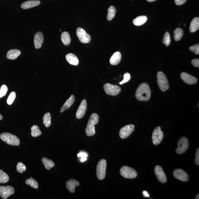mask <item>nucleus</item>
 <instances>
[{"instance_id":"1","label":"nucleus","mask_w":199,"mask_h":199,"mask_svg":"<svg viewBox=\"0 0 199 199\" xmlns=\"http://www.w3.org/2000/svg\"><path fill=\"white\" fill-rule=\"evenodd\" d=\"M151 91L149 86L146 83L140 85L136 90L135 96L138 100L147 101L151 97Z\"/></svg>"},{"instance_id":"2","label":"nucleus","mask_w":199,"mask_h":199,"mask_svg":"<svg viewBox=\"0 0 199 199\" xmlns=\"http://www.w3.org/2000/svg\"><path fill=\"white\" fill-rule=\"evenodd\" d=\"M99 116L97 114H92L91 115L86 129V133L88 136H93L95 134L94 125L98 123Z\"/></svg>"},{"instance_id":"3","label":"nucleus","mask_w":199,"mask_h":199,"mask_svg":"<svg viewBox=\"0 0 199 199\" xmlns=\"http://www.w3.org/2000/svg\"><path fill=\"white\" fill-rule=\"evenodd\" d=\"M1 139L8 145L12 146H19L20 143L19 139L17 136L11 133H5L0 135Z\"/></svg>"},{"instance_id":"4","label":"nucleus","mask_w":199,"mask_h":199,"mask_svg":"<svg viewBox=\"0 0 199 199\" xmlns=\"http://www.w3.org/2000/svg\"><path fill=\"white\" fill-rule=\"evenodd\" d=\"M158 86L161 91L165 92L169 89V86L167 77L162 72H159L157 74Z\"/></svg>"},{"instance_id":"5","label":"nucleus","mask_w":199,"mask_h":199,"mask_svg":"<svg viewBox=\"0 0 199 199\" xmlns=\"http://www.w3.org/2000/svg\"><path fill=\"white\" fill-rule=\"evenodd\" d=\"M106 167L107 162L105 159H102L99 161L97 166L96 172L97 178L100 180H102L105 178Z\"/></svg>"},{"instance_id":"6","label":"nucleus","mask_w":199,"mask_h":199,"mask_svg":"<svg viewBox=\"0 0 199 199\" xmlns=\"http://www.w3.org/2000/svg\"><path fill=\"white\" fill-rule=\"evenodd\" d=\"M120 174L126 179H135L137 176L136 171L134 169L127 166H124L120 169Z\"/></svg>"},{"instance_id":"7","label":"nucleus","mask_w":199,"mask_h":199,"mask_svg":"<svg viewBox=\"0 0 199 199\" xmlns=\"http://www.w3.org/2000/svg\"><path fill=\"white\" fill-rule=\"evenodd\" d=\"M104 91L108 95L116 96L121 91V89L119 86L107 83L104 85Z\"/></svg>"},{"instance_id":"8","label":"nucleus","mask_w":199,"mask_h":199,"mask_svg":"<svg viewBox=\"0 0 199 199\" xmlns=\"http://www.w3.org/2000/svg\"><path fill=\"white\" fill-rule=\"evenodd\" d=\"M178 147L176 149V152L178 154H183L186 152L189 147L188 140L185 137L179 139L177 143Z\"/></svg>"},{"instance_id":"9","label":"nucleus","mask_w":199,"mask_h":199,"mask_svg":"<svg viewBox=\"0 0 199 199\" xmlns=\"http://www.w3.org/2000/svg\"><path fill=\"white\" fill-rule=\"evenodd\" d=\"M77 36L80 41L83 43H89L91 41V37L84 29L78 28L76 31Z\"/></svg>"},{"instance_id":"10","label":"nucleus","mask_w":199,"mask_h":199,"mask_svg":"<svg viewBox=\"0 0 199 199\" xmlns=\"http://www.w3.org/2000/svg\"><path fill=\"white\" fill-rule=\"evenodd\" d=\"M164 133L161 130L160 127H158L153 130L152 139L153 144L155 145L160 144L162 141Z\"/></svg>"},{"instance_id":"11","label":"nucleus","mask_w":199,"mask_h":199,"mask_svg":"<svg viewBox=\"0 0 199 199\" xmlns=\"http://www.w3.org/2000/svg\"><path fill=\"white\" fill-rule=\"evenodd\" d=\"M135 129V126L133 124L127 125L120 130V138L125 139L128 138L131 135Z\"/></svg>"},{"instance_id":"12","label":"nucleus","mask_w":199,"mask_h":199,"mask_svg":"<svg viewBox=\"0 0 199 199\" xmlns=\"http://www.w3.org/2000/svg\"><path fill=\"white\" fill-rule=\"evenodd\" d=\"M14 193V188L11 186H0V196L3 199H7L8 197Z\"/></svg>"},{"instance_id":"13","label":"nucleus","mask_w":199,"mask_h":199,"mask_svg":"<svg viewBox=\"0 0 199 199\" xmlns=\"http://www.w3.org/2000/svg\"><path fill=\"white\" fill-rule=\"evenodd\" d=\"M87 109V101L86 100H83L77 111L76 118L79 119L82 118L86 113Z\"/></svg>"},{"instance_id":"14","label":"nucleus","mask_w":199,"mask_h":199,"mask_svg":"<svg viewBox=\"0 0 199 199\" xmlns=\"http://www.w3.org/2000/svg\"><path fill=\"white\" fill-rule=\"evenodd\" d=\"M155 173L160 182L164 183L167 182V177L161 166H156L155 167Z\"/></svg>"},{"instance_id":"15","label":"nucleus","mask_w":199,"mask_h":199,"mask_svg":"<svg viewBox=\"0 0 199 199\" xmlns=\"http://www.w3.org/2000/svg\"><path fill=\"white\" fill-rule=\"evenodd\" d=\"M173 175L176 178L182 182H186L189 180L188 175L182 169L175 170L173 172Z\"/></svg>"},{"instance_id":"16","label":"nucleus","mask_w":199,"mask_h":199,"mask_svg":"<svg viewBox=\"0 0 199 199\" xmlns=\"http://www.w3.org/2000/svg\"><path fill=\"white\" fill-rule=\"evenodd\" d=\"M181 77L182 80L188 84H196L197 82L196 78L187 73H181Z\"/></svg>"},{"instance_id":"17","label":"nucleus","mask_w":199,"mask_h":199,"mask_svg":"<svg viewBox=\"0 0 199 199\" xmlns=\"http://www.w3.org/2000/svg\"><path fill=\"white\" fill-rule=\"evenodd\" d=\"M44 42L43 34L41 32H38L35 34L34 37V45L36 49L41 48Z\"/></svg>"},{"instance_id":"18","label":"nucleus","mask_w":199,"mask_h":199,"mask_svg":"<svg viewBox=\"0 0 199 199\" xmlns=\"http://www.w3.org/2000/svg\"><path fill=\"white\" fill-rule=\"evenodd\" d=\"M80 184L77 181L74 179H70L69 181L66 182V187L69 191L71 193H74L75 191V188L78 186Z\"/></svg>"},{"instance_id":"19","label":"nucleus","mask_w":199,"mask_h":199,"mask_svg":"<svg viewBox=\"0 0 199 199\" xmlns=\"http://www.w3.org/2000/svg\"><path fill=\"white\" fill-rule=\"evenodd\" d=\"M39 1H26L21 5V7L23 9H27L30 8L35 7L40 4Z\"/></svg>"},{"instance_id":"20","label":"nucleus","mask_w":199,"mask_h":199,"mask_svg":"<svg viewBox=\"0 0 199 199\" xmlns=\"http://www.w3.org/2000/svg\"><path fill=\"white\" fill-rule=\"evenodd\" d=\"M66 61L69 64L72 65L77 66L79 63V60L77 57L74 54L69 53L67 54L66 56Z\"/></svg>"},{"instance_id":"21","label":"nucleus","mask_w":199,"mask_h":199,"mask_svg":"<svg viewBox=\"0 0 199 199\" xmlns=\"http://www.w3.org/2000/svg\"><path fill=\"white\" fill-rule=\"evenodd\" d=\"M121 54L120 52H115L110 58V62L111 64L113 65H118L121 61Z\"/></svg>"},{"instance_id":"22","label":"nucleus","mask_w":199,"mask_h":199,"mask_svg":"<svg viewBox=\"0 0 199 199\" xmlns=\"http://www.w3.org/2000/svg\"><path fill=\"white\" fill-rule=\"evenodd\" d=\"M75 100V96L73 95H72L69 99L66 100V102L63 104V107L61 109V112L62 113L65 111L69 109L71 106L74 103Z\"/></svg>"},{"instance_id":"23","label":"nucleus","mask_w":199,"mask_h":199,"mask_svg":"<svg viewBox=\"0 0 199 199\" xmlns=\"http://www.w3.org/2000/svg\"><path fill=\"white\" fill-rule=\"evenodd\" d=\"M21 51L18 50L12 49L8 51L6 56L8 59L14 60L21 54Z\"/></svg>"},{"instance_id":"24","label":"nucleus","mask_w":199,"mask_h":199,"mask_svg":"<svg viewBox=\"0 0 199 199\" xmlns=\"http://www.w3.org/2000/svg\"><path fill=\"white\" fill-rule=\"evenodd\" d=\"M147 19L148 18L145 16H138L133 20V24L136 26H141L145 23Z\"/></svg>"},{"instance_id":"25","label":"nucleus","mask_w":199,"mask_h":199,"mask_svg":"<svg viewBox=\"0 0 199 199\" xmlns=\"http://www.w3.org/2000/svg\"><path fill=\"white\" fill-rule=\"evenodd\" d=\"M199 29V17H195L194 18L190 24V32H196Z\"/></svg>"},{"instance_id":"26","label":"nucleus","mask_w":199,"mask_h":199,"mask_svg":"<svg viewBox=\"0 0 199 199\" xmlns=\"http://www.w3.org/2000/svg\"><path fill=\"white\" fill-rule=\"evenodd\" d=\"M61 39L62 42L65 45H69L71 43V37L69 33L67 32H63L62 33Z\"/></svg>"},{"instance_id":"27","label":"nucleus","mask_w":199,"mask_h":199,"mask_svg":"<svg viewBox=\"0 0 199 199\" xmlns=\"http://www.w3.org/2000/svg\"><path fill=\"white\" fill-rule=\"evenodd\" d=\"M42 161L45 169L49 170L55 166L54 163L51 160L48 159L46 158H43L42 159Z\"/></svg>"},{"instance_id":"28","label":"nucleus","mask_w":199,"mask_h":199,"mask_svg":"<svg viewBox=\"0 0 199 199\" xmlns=\"http://www.w3.org/2000/svg\"><path fill=\"white\" fill-rule=\"evenodd\" d=\"M116 12V9L113 6H110L108 9L107 20H112L115 17Z\"/></svg>"},{"instance_id":"29","label":"nucleus","mask_w":199,"mask_h":199,"mask_svg":"<svg viewBox=\"0 0 199 199\" xmlns=\"http://www.w3.org/2000/svg\"><path fill=\"white\" fill-rule=\"evenodd\" d=\"M43 123L46 127H49L51 124V115L50 112L45 114L43 117Z\"/></svg>"},{"instance_id":"30","label":"nucleus","mask_w":199,"mask_h":199,"mask_svg":"<svg viewBox=\"0 0 199 199\" xmlns=\"http://www.w3.org/2000/svg\"><path fill=\"white\" fill-rule=\"evenodd\" d=\"M174 38L176 41H179L183 35V31L180 28H178L174 31Z\"/></svg>"},{"instance_id":"31","label":"nucleus","mask_w":199,"mask_h":199,"mask_svg":"<svg viewBox=\"0 0 199 199\" xmlns=\"http://www.w3.org/2000/svg\"><path fill=\"white\" fill-rule=\"evenodd\" d=\"M31 135L34 137L40 136L41 134V131L39 129L38 126L36 125L32 126L31 128Z\"/></svg>"},{"instance_id":"32","label":"nucleus","mask_w":199,"mask_h":199,"mask_svg":"<svg viewBox=\"0 0 199 199\" xmlns=\"http://www.w3.org/2000/svg\"><path fill=\"white\" fill-rule=\"evenodd\" d=\"M9 176L6 173L0 170V183H5L9 180Z\"/></svg>"},{"instance_id":"33","label":"nucleus","mask_w":199,"mask_h":199,"mask_svg":"<svg viewBox=\"0 0 199 199\" xmlns=\"http://www.w3.org/2000/svg\"><path fill=\"white\" fill-rule=\"evenodd\" d=\"M26 183L27 185H30L31 187L35 189H37L38 188V184L35 179L30 177V179H27L26 181Z\"/></svg>"},{"instance_id":"34","label":"nucleus","mask_w":199,"mask_h":199,"mask_svg":"<svg viewBox=\"0 0 199 199\" xmlns=\"http://www.w3.org/2000/svg\"><path fill=\"white\" fill-rule=\"evenodd\" d=\"M163 43L166 46H168L170 44L171 39L169 32H167L164 34V38H163Z\"/></svg>"},{"instance_id":"35","label":"nucleus","mask_w":199,"mask_h":199,"mask_svg":"<svg viewBox=\"0 0 199 199\" xmlns=\"http://www.w3.org/2000/svg\"><path fill=\"white\" fill-rule=\"evenodd\" d=\"M16 97V93L14 92H12L10 94L7 100V104L11 105L14 102Z\"/></svg>"},{"instance_id":"36","label":"nucleus","mask_w":199,"mask_h":199,"mask_svg":"<svg viewBox=\"0 0 199 199\" xmlns=\"http://www.w3.org/2000/svg\"><path fill=\"white\" fill-rule=\"evenodd\" d=\"M26 166L22 163L19 162L18 163L17 167H16V169L18 172L22 173L23 171L26 170Z\"/></svg>"},{"instance_id":"37","label":"nucleus","mask_w":199,"mask_h":199,"mask_svg":"<svg viewBox=\"0 0 199 199\" xmlns=\"http://www.w3.org/2000/svg\"><path fill=\"white\" fill-rule=\"evenodd\" d=\"M8 91V88L5 85L2 86L0 89V98L6 95Z\"/></svg>"},{"instance_id":"38","label":"nucleus","mask_w":199,"mask_h":199,"mask_svg":"<svg viewBox=\"0 0 199 199\" xmlns=\"http://www.w3.org/2000/svg\"><path fill=\"white\" fill-rule=\"evenodd\" d=\"M189 49L191 51L193 52L196 54L198 55L199 54V45L197 44L190 47Z\"/></svg>"},{"instance_id":"39","label":"nucleus","mask_w":199,"mask_h":199,"mask_svg":"<svg viewBox=\"0 0 199 199\" xmlns=\"http://www.w3.org/2000/svg\"><path fill=\"white\" fill-rule=\"evenodd\" d=\"M124 79L123 81L119 83L120 84H125V83L128 82L129 81L130 78V75L128 73H125L124 75Z\"/></svg>"},{"instance_id":"40","label":"nucleus","mask_w":199,"mask_h":199,"mask_svg":"<svg viewBox=\"0 0 199 199\" xmlns=\"http://www.w3.org/2000/svg\"><path fill=\"white\" fill-rule=\"evenodd\" d=\"M192 64L194 66L197 68H199V59H194L191 61Z\"/></svg>"},{"instance_id":"41","label":"nucleus","mask_w":199,"mask_h":199,"mask_svg":"<svg viewBox=\"0 0 199 199\" xmlns=\"http://www.w3.org/2000/svg\"><path fill=\"white\" fill-rule=\"evenodd\" d=\"M195 164L199 166V149L198 148L196 152L195 158Z\"/></svg>"},{"instance_id":"42","label":"nucleus","mask_w":199,"mask_h":199,"mask_svg":"<svg viewBox=\"0 0 199 199\" xmlns=\"http://www.w3.org/2000/svg\"><path fill=\"white\" fill-rule=\"evenodd\" d=\"M187 0H175L176 4L177 5H181L186 2Z\"/></svg>"},{"instance_id":"43","label":"nucleus","mask_w":199,"mask_h":199,"mask_svg":"<svg viewBox=\"0 0 199 199\" xmlns=\"http://www.w3.org/2000/svg\"><path fill=\"white\" fill-rule=\"evenodd\" d=\"M78 157H87L88 156V155L87 153H85L81 152L79 153L78 155Z\"/></svg>"},{"instance_id":"44","label":"nucleus","mask_w":199,"mask_h":199,"mask_svg":"<svg viewBox=\"0 0 199 199\" xmlns=\"http://www.w3.org/2000/svg\"><path fill=\"white\" fill-rule=\"evenodd\" d=\"M142 194L143 195V197H149L150 195L149 194H148L147 191H144L142 192Z\"/></svg>"},{"instance_id":"45","label":"nucleus","mask_w":199,"mask_h":199,"mask_svg":"<svg viewBox=\"0 0 199 199\" xmlns=\"http://www.w3.org/2000/svg\"><path fill=\"white\" fill-rule=\"evenodd\" d=\"M87 160V157H84L81 158V162H84L85 161H86Z\"/></svg>"},{"instance_id":"46","label":"nucleus","mask_w":199,"mask_h":199,"mask_svg":"<svg viewBox=\"0 0 199 199\" xmlns=\"http://www.w3.org/2000/svg\"><path fill=\"white\" fill-rule=\"evenodd\" d=\"M148 2H154L156 1V0H147Z\"/></svg>"},{"instance_id":"47","label":"nucleus","mask_w":199,"mask_h":199,"mask_svg":"<svg viewBox=\"0 0 199 199\" xmlns=\"http://www.w3.org/2000/svg\"><path fill=\"white\" fill-rule=\"evenodd\" d=\"M3 117V116L1 115V114H0V120H2Z\"/></svg>"},{"instance_id":"48","label":"nucleus","mask_w":199,"mask_h":199,"mask_svg":"<svg viewBox=\"0 0 199 199\" xmlns=\"http://www.w3.org/2000/svg\"><path fill=\"white\" fill-rule=\"evenodd\" d=\"M195 198L196 199H199V194H197L196 195V197H195Z\"/></svg>"}]
</instances>
